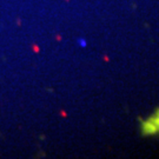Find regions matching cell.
Returning a JSON list of instances; mask_svg holds the SVG:
<instances>
[{"label": "cell", "instance_id": "7a4b0ae2", "mask_svg": "<svg viewBox=\"0 0 159 159\" xmlns=\"http://www.w3.org/2000/svg\"><path fill=\"white\" fill-rule=\"evenodd\" d=\"M32 47H33V52H35V53H38V52H39V46H37V45H33L32 46Z\"/></svg>", "mask_w": 159, "mask_h": 159}, {"label": "cell", "instance_id": "3957f363", "mask_svg": "<svg viewBox=\"0 0 159 159\" xmlns=\"http://www.w3.org/2000/svg\"><path fill=\"white\" fill-rule=\"evenodd\" d=\"M60 114H61V116H63L64 118H65V117H67V113H66V112H65V111H60Z\"/></svg>", "mask_w": 159, "mask_h": 159}, {"label": "cell", "instance_id": "6da1fadb", "mask_svg": "<svg viewBox=\"0 0 159 159\" xmlns=\"http://www.w3.org/2000/svg\"><path fill=\"white\" fill-rule=\"evenodd\" d=\"M159 113V110L157 111ZM156 118H150L148 121L143 123V134H156L159 132V116H154Z\"/></svg>", "mask_w": 159, "mask_h": 159}, {"label": "cell", "instance_id": "277c9868", "mask_svg": "<svg viewBox=\"0 0 159 159\" xmlns=\"http://www.w3.org/2000/svg\"><path fill=\"white\" fill-rule=\"evenodd\" d=\"M104 59H105V61H108V57H106V56L104 57Z\"/></svg>", "mask_w": 159, "mask_h": 159}]
</instances>
